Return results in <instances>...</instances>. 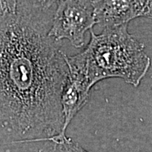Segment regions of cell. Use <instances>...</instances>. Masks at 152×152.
<instances>
[{"instance_id":"obj_6","label":"cell","mask_w":152,"mask_h":152,"mask_svg":"<svg viewBox=\"0 0 152 152\" xmlns=\"http://www.w3.org/2000/svg\"><path fill=\"white\" fill-rule=\"evenodd\" d=\"M47 142H49L48 145L39 152H89L68 137L63 140H53Z\"/></svg>"},{"instance_id":"obj_3","label":"cell","mask_w":152,"mask_h":152,"mask_svg":"<svg viewBox=\"0 0 152 152\" xmlns=\"http://www.w3.org/2000/svg\"><path fill=\"white\" fill-rule=\"evenodd\" d=\"M96 24L92 1H56L49 35L57 42L68 39L73 47L80 48L85 45V33Z\"/></svg>"},{"instance_id":"obj_4","label":"cell","mask_w":152,"mask_h":152,"mask_svg":"<svg viewBox=\"0 0 152 152\" xmlns=\"http://www.w3.org/2000/svg\"><path fill=\"white\" fill-rule=\"evenodd\" d=\"M68 76L61 94L64 123L63 133L66 134L68 125L76 114L87 104L92 88L87 73L86 61L83 52L66 56Z\"/></svg>"},{"instance_id":"obj_5","label":"cell","mask_w":152,"mask_h":152,"mask_svg":"<svg viewBox=\"0 0 152 152\" xmlns=\"http://www.w3.org/2000/svg\"><path fill=\"white\" fill-rule=\"evenodd\" d=\"M96 23L104 29L128 24L133 19L151 18V1H92Z\"/></svg>"},{"instance_id":"obj_2","label":"cell","mask_w":152,"mask_h":152,"mask_svg":"<svg viewBox=\"0 0 152 152\" xmlns=\"http://www.w3.org/2000/svg\"><path fill=\"white\" fill-rule=\"evenodd\" d=\"M90 36L83 53L92 87L104 79L118 77L137 87L149 71L151 59L143 44L128 32V24L104 29L99 35L91 30Z\"/></svg>"},{"instance_id":"obj_1","label":"cell","mask_w":152,"mask_h":152,"mask_svg":"<svg viewBox=\"0 0 152 152\" xmlns=\"http://www.w3.org/2000/svg\"><path fill=\"white\" fill-rule=\"evenodd\" d=\"M56 1H0V144L63 140L66 54L49 35Z\"/></svg>"}]
</instances>
